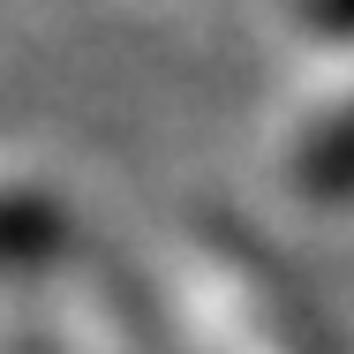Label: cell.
Listing matches in <instances>:
<instances>
[{"label": "cell", "instance_id": "6da1fadb", "mask_svg": "<svg viewBox=\"0 0 354 354\" xmlns=\"http://www.w3.org/2000/svg\"><path fill=\"white\" fill-rule=\"evenodd\" d=\"M174 249H181L174 309H196V347L204 354H324L317 332L294 317V301L257 264L234 257V241L181 234Z\"/></svg>", "mask_w": 354, "mask_h": 354}, {"label": "cell", "instance_id": "7a4b0ae2", "mask_svg": "<svg viewBox=\"0 0 354 354\" xmlns=\"http://www.w3.org/2000/svg\"><path fill=\"white\" fill-rule=\"evenodd\" d=\"M272 174L294 204H354V75L301 91L272 143Z\"/></svg>", "mask_w": 354, "mask_h": 354}]
</instances>
